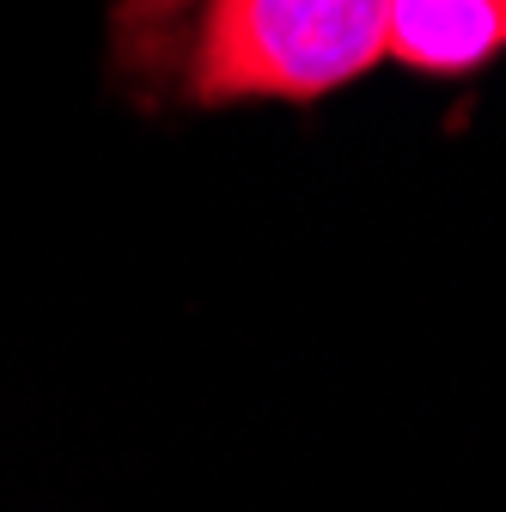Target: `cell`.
I'll return each instance as SVG.
<instances>
[{"instance_id": "cell-1", "label": "cell", "mask_w": 506, "mask_h": 512, "mask_svg": "<svg viewBox=\"0 0 506 512\" xmlns=\"http://www.w3.org/2000/svg\"><path fill=\"white\" fill-rule=\"evenodd\" d=\"M391 0H208L189 55L202 104H311L385 61Z\"/></svg>"}, {"instance_id": "cell-2", "label": "cell", "mask_w": 506, "mask_h": 512, "mask_svg": "<svg viewBox=\"0 0 506 512\" xmlns=\"http://www.w3.org/2000/svg\"><path fill=\"white\" fill-rule=\"evenodd\" d=\"M506 49V0H391L385 61L415 74H476Z\"/></svg>"}, {"instance_id": "cell-3", "label": "cell", "mask_w": 506, "mask_h": 512, "mask_svg": "<svg viewBox=\"0 0 506 512\" xmlns=\"http://www.w3.org/2000/svg\"><path fill=\"white\" fill-rule=\"evenodd\" d=\"M189 7H202V0H116V37L147 61V55H159V43L177 31V19Z\"/></svg>"}]
</instances>
